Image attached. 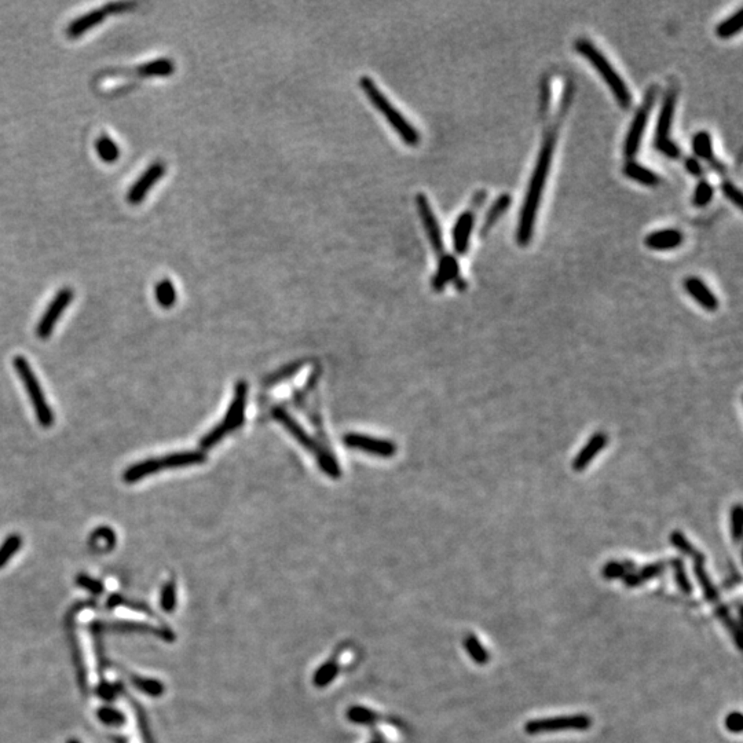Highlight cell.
Masks as SVG:
<instances>
[{
    "label": "cell",
    "mask_w": 743,
    "mask_h": 743,
    "mask_svg": "<svg viewBox=\"0 0 743 743\" xmlns=\"http://www.w3.org/2000/svg\"><path fill=\"white\" fill-rule=\"evenodd\" d=\"M136 72L143 78H164L175 72V64L170 58H159L139 65Z\"/></svg>",
    "instance_id": "27"
},
{
    "label": "cell",
    "mask_w": 743,
    "mask_h": 743,
    "mask_svg": "<svg viewBox=\"0 0 743 743\" xmlns=\"http://www.w3.org/2000/svg\"><path fill=\"white\" fill-rule=\"evenodd\" d=\"M66 743H82V742H80V741H78V740H75V738H71V740H69V741H68V742H66Z\"/></svg>",
    "instance_id": "54"
},
{
    "label": "cell",
    "mask_w": 743,
    "mask_h": 743,
    "mask_svg": "<svg viewBox=\"0 0 743 743\" xmlns=\"http://www.w3.org/2000/svg\"><path fill=\"white\" fill-rule=\"evenodd\" d=\"M76 585L79 588L90 592L94 596H101L105 592V587L100 580H97V578H94V577H91L89 574H84V573H80L76 577Z\"/></svg>",
    "instance_id": "44"
},
{
    "label": "cell",
    "mask_w": 743,
    "mask_h": 743,
    "mask_svg": "<svg viewBox=\"0 0 743 743\" xmlns=\"http://www.w3.org/2000/svg\"><path fill=\"white\" fill-rule=\"evenodd\" d=\"M178 596H177V584L175 581H167L160 592V607L164 613H174L177 609Z\"/></svg>",
    "instance_id": "36"
},
{
    "label": "cell",
    "mask_w": 743,
    "mask_h": 743,
    "mask_svg": "<svg viewBox=\"0 0 743 743\" xmlns=\"http://www.w3.org/2000/svg\"><path fill=\"white\" fill-rule=\"evenodd\" d=\"M609 442V436L606 432L603 431H599L596 433H593L589 440L587 442V445L580 450V453L574 457L573 460V469L575 472H581L584 471L592 461L593 458L606 447Z\"/></svg>",
    "instance_id": "18"
},
{
    "label": "cell",
    "mask_w": 743,
    "mask_h": 743,
    "mask_svg": "<svg viewBox=\"0 0 743 743\" xmlns=\"http://www.w3.org/2000/svg\"><path fill=\"white\" fill-rule=\"evenodd\" d=\"M574 48L602 76L603 82L609 86L610 91L616 97L618 105L624 107V109L631 107L632 94H631L627 83L620 76V73L614 69V66L610 64V61L606 58V55L593 44V42H591L589 39H585V37L577 39L575 43H574Z\"/></svg>",
    "instance_id": "2"
},
{
    "label": "cell",
    "mask_w": 743,
    "mask_h": 743,
    "mask_svg": "<svg viewBox=\"0 0 743 743\" xmlns=\"http://www.w3.org/2000/svg\"><path fill=\"white\" fill-rule=\"evenodd\" d=\"M154 295H156L157 303L164 309L172 307L175 305V302H177L175 287H174L172 281L168 280V278H164V280H161V281H159L156 284Z\"/></svg>",
    "instance_id": "31"
},
{
    "label": "cell",
    "mask_w": 743,
    "mask_h": 743,
    "mask_svg": "<svg viewBox=\"0 0 743 743\" xmlns=\"http://www.w3.org/2000/svg\"><path fill=\"white\" fill-rule=\"evenodd\" d=\"M743 508L741 504H737L731 508L730 512V530L734 542H740L742 538Z\"/></svg>",
    "instance_id": "46"
},
{
    "label": "cell",
    "mask_w": 743,
    "mask_h": 743,
    "mask_svg": "<svg viewBox=\"0 0 743 743\" xmlns=\"http://www.w3.org/2000/svg\"><path fill=\"white\" fill-rule=\"evenodd\" d=\"M107 11L102 8H96V10H91L89 11L87 14L84 15H80L79 18L73 19L68 28H66V36L69 39H78L80 36H83L84 33H87L90 29L98 26L105 18H107Z\"/></svg>",
    "instance_id": "22"
},
{
    "label": "cell",
    "mask_w": 743,
    "mask_h": 743,
    "mask_svg": "<svg viewBox=\"0 0 743 743\" xmlns=\"http://www.w3.org/2000/svg\"><path fill=\"white\" fill-rule=\"evenodd\" d=\"M592 726V719L587 715H573L552 719L530 720L525 726V731L529 735H538L546 733L560 731H587Z\"/></svg>",
    "instance_id": "10"
},
{
    "label": "cell",
    "mask_w": 743,
    "mask_h": 743,
    "mask_svg": "<svg viewBox=\"0 0 743 743\" xmlns=\"http://www.w3.org/2000/svg\"><path fill=\"white\" fill-rule=\"evenodd\" d=\"M347 719L354 724H373L379 716L364 706H352L347 712Z\"/></svg>",
    "instance_id": "43"
},
{
    "label": "cell",
    "mask_w": 743,
    "mask_h": 743,
    "mask_svg": "<svg viewBox=\"0 0 743 743\" xmlns=\"http://www.w3.org/2000/svg\"><path fill=\"white\" fill-rule=\"evenodd\" d=\"M129 680H131V684L138 691H141L145 695L152 697V698H160V697H163V694L165 691V686L160 680H156V679H152V677H145V676H139V674H131Z\"/></svg>",
    "instance_id": "29"
},
{
    "label": "cell",
    "mask_w": 743,
    "mask_h": 743,
    "mask_svg": "<svg viewBox=\"0 0 743 743\" xmlns=\"http://www.w3.org/2000/svg\"><path fill=\"white\" fill-rule=\"evenodd\" d=\"M666 563L663 560L661 562H655V563H650L647 566H644L643 569H640L638 571H632L629 573L628 575L624 577V582L628 588H637L640 585H643L644 582L650 581V580H654L656 577H659L665 569H666Z\"/></svg>",
    "instance_id": "24"
},
{
    "label": "cell",
    "mask_w": 743,
    "mask_h": 743,
    "mask_svg": "<svg viewBox=\"0 0 743 743\" xmlns=\"http://www.w3.org/2000/svg\"><path fill=\"white\" fill-rule=\"evenodd\" d=\"M677 96H679L677 84L672 83L668 87L662 100V105H661L659 116H658L656 131H655V139H654L655 149L672 160H677L681 156V149L679 147V145H676L670 139V128H672V123L674 117Z\"/></svg>",
    "instance_id": "7"
},
{
    "label": "cell",
    "mask_w": 743,
    "mask_h": 743,
    "mask_svg": "<svg viewBox=\"0 0 743 743\" xmlns=\"http://www.w3.org/2000/svg\"><path fill=\"white\" fill-rule=\"evenodd\" d=\"M370 743H384V742H383V741H382V740H379V738H377V740H375V741H372V742H370Z\"/></svg>",
    "instance_id": "55"
},
{
    "label": "cell",
    "mask_w": 743,
    "mask_h": 743,
    "mask_svg": "<svg viewBox=\"0 0 743 743\" xmlns=\"http://www.w3.org/2000/svg\"><path fill=\"white\" fill-rule=\"evenodd\" d=\"M454 285H456V289H458V291H464V289L467 288V283H465L461 277H458V278L454 281Z\"/></svg>",
    "instance_id": "53"
},
{
    "label": "cell",
    "mask_w": 743,
    "mask_h": 743,
    "mask_svg": "<svg viewBox=\"0 0 743 743\" xmlns=\"http://www.w3.org/2000/svg\"><path fill=\"white\" fill-rule=\"evenodd\" d=\"M458 277H460L458 260L453 255L443 253L439 258L438 269L432 278L431 287L435 292H442L449 283H454Z\"/></svg>",
    "instance_id": "19"
},
{
    "label": "cell",
    "mask_w": 743,
    "mask_h": 743,
    "mask_svg": "<svg viewBox=\"0 0 743 743\" xmlns=\"http://www.w3.org/2000/svg\"><path fill=\"white\" fill-rule=\"evenodd\" d=\"M684 165H686L687 172L691 174V175L695 177V178H701V177H704V174H705L704 165L699 163V160H697V159H694V157H688V159L686 160Z\"/></svg>",
    "instance_id": "51"
},
{
    "label": "cell",
    "mask_w": 743,
    "mask_h": 743,
    "mask_svg": "<svg viewBox=\"0 0 743 743\" xmlns=\"http://www.w3.org/2000/svg\"><path fill=\"white\" fill-rule=\"evenodd\" d=\"M720 188H722L723 195H724V196H726L734 206H737V207L741 210L743 207V197L741 190H740L733 182H730V181H724V182L722 183Z\"/></svg>",
    "instance_id": "47"
},
{
    "label": "cell",
    "mask_w": 743,
    "mask_h": 743,
    "mask_svg": "<svg viewBox=\"0 0 743 743\" xmlns=\"http://www.w3.org/2000/svg\"><path fill=\"white\" fill-rule=\"evenodd\" d=\"M669 539H670V542H672V545H673L674 548H677L681 553H684V555H687V556H690V557H692V559L698 557V556L702 553L701 550H698V549H697V548L687 539V537H686L681 531H673V532L670 534V538H669Z\"/></svg>",
    "instance_id": "41"
},
{
    "label": "cell",
    "mask_w": 743,
    "mask_h": 743,
    "mask_svg": "<svg viewBox=\"0 0 743 743\" xmlns=\"http://www.w3.org/2000/svg\"><path fill=\"white\" fill-rule=\"evenodd\" d=\"M464 648L465 651L469 654V656L472 658V661L478 665H486L489 662V652L486 651V648L482 645V643L476 638V636L474 635H469V636L464 638Z\"/></svg>",
    "instance_id": "34"
},
{
    "label": "cell",
    "mask_w": 743,
    "mask_h": 743,
    "mask_svg": "<svg viewBox=\"0 0 743 743\" xmlns=\"http://www.w3.org/2000/svg\"><path fill=\"white\" fill-rule=\"evenodd\" d=\"M692 152L698 159L709 163V165L715 171H717L719 174H726L727 172V167L722 161L716 160V157H715L713 145H712V136H710V134L708 131H699V132H697L694 135V138H692Z\"/></svg>",
    "instance_id": "20"
},
{
    "label": "cell",
    "mask_w": 743,
    "mask_h": 743,
    "mask_svg": "<svg viewBox=\"0 0 743 743\" xmlns=\"http://www.w3.org/2000/svg\"><path fill=\"white\" fill-rule=\"evenodd\" d=\"M96 149L100 156V159L105 163H114L120 157V147L118 145L107 135H101L96 142Z\"/></svg>",
    "instance_id": "33"
},
{
    "label": "cell",
    "mask_w": 743,
    "mask_h": 743,
    "mask_svg": "<svg viewBox=\"0 0 743 743\" xmlns=\"http://www.w3.org/2000/svg\"><path fill=\"white\" fill-rule=\"evenodd\" d=\"M715 607H716V614H717V617L720 618L722 623H724V625L728 628V631L734 635V640H735V643H737V647L740 648V647H741V645H740V637H741L740 628H738V625L735 624V621L733 620V617H731V614H730V610H728L723 603H719V605H716Z\"/></svg>",
    "instance_id": "45"
},
{
    "label": "cell",
    "mask_w": 743,
    "mask_h": 743,
    "mask_svg": "<svg viewBox=\"0 0 743 743\" xmlns=\"http://www.w3.org/2000/svg\"><path fill=\"white\" fill-rule=\"evenodd\" d=\"M97 717L100 722L109 727H121L125 724V716L118 709L113 706H102L97 712Z\"/></svg>",
    "instance_id": "39"
},
{
    "label": "cell",
    "mask_w": 743,
    "mask_h": 743,
    "mask_svg": "<svg viewBox=\"0 0 743 743\" xmlns=\"http://www.w3.org/2000/svg\"><path fill=\"white\" fill-rule=\"evenodd\" d=\"M132 7H135L134 3H128V1H116V3H107V6H104V10L107 11V14L109 15V14H123V12H127V11H129Z\"/></svg>",
    "instance_id": "50"
},
{
    "label": "cell",
    "mask_w": 743,
    "mask_h": 743,
    "mask_svg": "<svg viewBox=\"0 0 743 743\" xmlns=\"http://www.w3.org/2000/svg\"><path fill=\"white\" fill-rule=\"evenodd\" d=\"M73 296H75V292L71 288H62L61 291L57 292V295L54 296L51 303L47 306L44 314L42 316V319L36 326V334L40 339H47L51 336L58 319L64 314L66 307L71 305V302L73 301Z\"/></svg>",
    "instance_id": "11"
},
{
    "label": "cell",
    "mask_w": 743,
    "mask_h": 743,
    "mask_svg": "<svg viewBox=\"0 0 743 743\" xmlns=\"http://www.w3.org/2000/svg\"><path fill=\"white\" fill-rule=\"evenodd\" d=\"M713 195H715V190H713L712 183H709L708 181H701L694 190L692 203L698 208H705L712 203Z\"/></svg>",
    "instance_id": "40"
},
{
    "label": "cell",
    "mask_w": 743,
    "mask_h": 743,
    "mask_svg": "<svg viewBox=\"0 0 743 743\" xmlns=\"http://www.w3.org/2000/svg\"><path fill=\"white\" fill-rule=\"evenodd\" d=\"M97 694L101 699L111 702L116 699V697L120 694V686L118 684H110L107 681H102L97 687Z\"/></svg>",
    "instance_id": "48"
},
{
    "label": "cell",
    "mask_w": 743,
    "mask_h": 743,
    "mask_svg": "<svg viewBox=\"0 0 743 743\" xmlns=\"http://www.w3.org/2000/svg\"><path fill=\"white\" fill-rule=\"evenodd\" d=\"M624 174L627 175V178L635 181L637 183L643 185V186H648V188H654V186H658L661 183V178L658 174H655L654 171H651L650 168L638 164L636 161H628L624 167Z\"/></svg>",
    "instance_id": "25"
},
{
    "label": "cell",
    "mask_w": 743,
    "mask_h": 743,
    "mask_svg": "<svg viewBox=\"0 0 743 743\" xmlns=\"http://www.w3.org/2000/svg\"><path fill=\"white\" fill-rule=\"evenodd\" d=\"M337 673H339V666H337V663L334 661H329V662L323 663L317 670V673L314 674V677H313L314 686L319 687V688L329 686L334 680Z\"/></svg>",
    "instance_id": "38"
},
{
    "label": "cell",
    "mask_w": 743,
    "mask_h": 743,
    "mask_svg": "<svg viewBox=\"0 0 743 743\" xmlns=\"http://www.w3.org/2000/svg\"><path fill=\"white\" fill-rule=\"evenodd\" d=\"M271 416L274 420L284 425L289 433L302 445L305 446L319 461V468L332 478L340 476V467L337 464V460L332 456L330 449L323 446L316 438H313L302 425L299 424L287 409L281 406H274L271 409Z\"/></svg>",
    "instance_id": "4"
},
{
    "label": "cell",
    "mask_w": 743,
    "mask_h": 743,
    "mask_svg": "<svg viewBox=\"0 0 743 743\" xmlns=\"http://www.w3.org/2000/svg\"><path fill=\"white\" fill-rule=\"evenodd\" d=\"M511 196L510 195H501L497 197V200L493 203V206L490 207V210L486 213L485 216V222H483V226L481 229V234L482 235H486L492 227L499 222V219L501 216H504L505 213L508 211L510 206H511Z\"/></svg>",
    "instance_id": "28"
},
{
    "label": "cell",
    "mask_w": 743,
    "mask_h": 743,
    "mask_svg": "<svg viewBox=\"0 0 743 743\" xmlns=\"http://www.w3.org/2000/svg\"><path fill=\"white\" fill-rule=\"evenodd\" d=\"M346 446L365 453H370L379 457H393L397 453V445L386 439H377L361 433H347L343 438Z\"/></svg>",
    "instance_id": "13"
},
{
    "label": "cell",
    "mask_w": 743,
    "mask_h": 743,
    "mask_svg": "<svg viewBox=\"0 0 743 743\" xmlns=\"http://www.w3.org/2000/svg\"><path fill=\"white\" fill-rule=\"evenodd\" d=\"M658 93H659V87L656 84L650 86L647 89L645 94H644L641 105L638 107L635 116H634V120L631 123V127L628 129V134H627L625 142H624V154L629 161H632L635 159V156H636L637 152L640 149V145H641V141H643V135H644V131H645L651 110H652V107L656 102V98H658Z\"/></svg>",
    "instance_id": "9"
},
{
    "label": "cell",
    "mask_w": 743,
    "mask_h": 743,
    "mask_svg": "<svg viewBox=\"0 0 743 743\" xmlns=\"http://www.w3.org/2000/svg\"><path fill=\"white\" fill-rule=\"evenodd\" d=\"M359 87L362 89L368 100L372 102V105L384 116L388 124L397 131V134L401 136V139L406 145L418 146L420 143L419 131L408 121V118L402 113H400L397 107L388 101V98L380 91V89L369 76L361 78Z\"/></svg>",
    "instance_id": "3"
},
{
    "label": "cell",
    "mask_w": 743,
    "mask_h": 743,
    "mask_svg": "<svg viewBox=\"0 0 743 743\" xmlns=\"http://www.w3.org/2000/svg\"><path fill=\"white\" fill-rule=\"evenodd\" d=\"M248 384L245 382H240L235 386L234 390V398L229 406V411L223 420L213 428L206 436L200 440L202 451L211 449L215 445H217L224 436L240 428L245 420V406H247V398H248Z\"/></svg>",
    "instance_id": "6"
},
{
    "label": "cell",
    "mask_w": 743,
    "mask_h": 743,
    "mask_svg": "<svg viewBox=\"0 0 743 743\" xmlns=\"http://www.w3.org/2000/svg\"><path fill=\"white\" fill-rule=\"evenodd\" d=\"M684 241V235L677 229H663L650 233L644 238L647 248L652 251H670L679 248Z\"/></svg>",
    "instance_id": "21"
},
{
    "label": "cell",
    "mask_w": 743,
    "mask_h": 743,
    "mask_svg": "<svg viewBox=\"0 0 743 743\" xmlns=\"http://www.w3.org/2000/svg\"><path fill=\"white\" fill-rule=\"evenodd\" d=\"M206 460H207V456L202 450H197V451L188 450V451H179V453L167 454V456H163V457L147 458V460L139 461V463L128 467L123 474V479L127 483H135V482H138V481H141V479H143V478H146L149 475H153V474L159 472V471L168 469V468H181V467L199 465V464L206 463Z\"/></svg>",
    "instance_id": "5"
},
{
    "label": "cell",
    "mask_w": 743,
    "mask_h": 743,
    "mask_svg": "<svg viewBox=\"0 0 743 743\" xmlns=\"http://www.w3.org/2000/svg\"><path fill=\"white\" fill-rule=\"evenodd\" d=\"M541 89H542V90H541V91H542V96H541V113L544 114V113L548 110L549 102H550V101H549V100H550V86H549V80H548V79L544 80V84H542Z\"/></svg>",
    "instance_id": "52"
},
{
    "label": "cell",
    "mask_w": 743,
    "mask_h": 743,
    "mask_svg": "<svg viewBox=\"0 0 743 743\" xmlns=\"http://www.w3.org/2000/svg\"><path fill=\"white\" fill-rule=\"evenodd\" d=\"M635 569H636V564L632 560H624V562L611 560V562L606 563L605 567L602 569V575L606 580L624 578L629 573L635 571Z\"/></svg>",
    "instance_id": "32"
},
{
    "label": "cell",
    "mask_w": 743,
    "mask_h": 743,
    "mask_svg": "<svg viewBox=\"0 0 743 743\" xmlns=\"http://www.w3.org/2000/svg\"><path fill=\"white\" fill-rule=\"evenodd\" d=\"M686 292L706 312H716L719 309V301L709 287L698 277H688L683 284Z\"/></svg>",
    "instance_id": "17"
},
{
    "label": "cell",
    "mask_w": 743,
    "mask_h": 743,
    "mask_svg": "<svg viewBox=\"0 0 743 743\" xmlns=\"http://www.w3.org/2000/svg\"><path fill=\"white\" fill-rule=\"evenodd\" d=\"M98 627H101L102 631L107 632H117V634H150L156 636L161 637L167 641H174L175 635L172 631L165 628H157L145 623H134V621H110V623H96Z\"/></svg>",
    "instance_id": "15"
},
{
    "label": "cell",
    "mask_w": 743,
    "mask_h": 743,
    "mask_svg": "<svg viewBox=\"0 0 743 743\" xmlns=\"http://www.w3.org/2000/svg\"><path fill=\"white\" fill-rule=\"evenodd\" d=\"M673 569V577H674V581H676V585L679 587V589L686 593V595H690L692 592V585L690 582V578H688V574L686 573V566H684V562L681 557H674L670 560L669 563Z\"/></svg>",
    "instance_id": "35"
},
{
    "label": "cell",
    "mask_w": 743,
    "mask_h": 743,
    "mask_svg": "<svg viewBox=\"0 0 743 743\" xmlns=\"http://www.w3.org/2000/svg\"><path fill=\"white\" fill-rule=\"evenodd\" d=\"M743 28V7L735 11L733 15L726 18L716 26V35L720 39H730L738 35Z\"/></svg>",
    "instance_id": "30"
},
{
    "label": "cell",
    "mask_w": 743,
    "mask_h": 743,
    "mask_svg": "<svg viewBox=\"0 0 743 743\" xmlns=\"http://www.w3.org/2000/svg\"><path fill=\"white\" fill-rule=\"evenodd\" d=\"M416 204H418L419 215L422 217V222H423V226H424L425 231H427L429 244H431L433 252L436 253V256L440 258L445 252H443L442 230H440V226L438 223V219H436L435 213L432 211L431 204H429V202H428L425 195H423V193L418 195Z\"/></svg>",
    "instance_id": "14"
},
{
    "label": "cell",
    "mask_w": 743,
    "mask_h": 743,
    "mask_svg": "<svg viewBox=\"0 0 743 743\" xmlns=\"http://www.w3.org/2000/svg\"><path fill=\"white\" fill-rule=\"evenodd\" d=\"M557 139V129L550 128L544 135V141L538 153V159L531 175L530 183L525 196V203L522 206L521 215H519V223H518V231H517V240L521 247L529 245L535 227V219L538 208L541 204L544 188L549 175L553 152L556 146Z\"/></svg>",
    "instance_id": "1"
},
{
    "label": "cell",
    "mask_w": 743,
    "mask_h": 743,
    "mask_svg": "<svg viewBox=\"0 0 743 743\" xmlns=\"http://www.w3.org/2000/svg\"><path fill=\"white\" fill-rule=\"evenodd\" d=\"M22 537L19 534H10L0 545V569L4 567L10 559L21 549Z\"/></svg>",
    "instance_id": "37"
},
{
    "label": "cell",
    "mask_w": 743,
    "mask_h": 743,
    "mask_svg": "<svg viewBox=\"0 0 743 743\" xmlns=\"http://www.w3.org/2000/svg\"><path fill=\"white\" fill-rule=\"evenodd\" d=\"M117 544V535L107 526H100L90 534L89 546L93 552L107 553L110 552Z\"/></svg>",
    "instance_id": "26"
},
{
    "label": "cell",
    "mask_w": 743,
    "mask_h": 743,
    "mask_svg": "<svg viewBox=\"0 0 743 743\" xmlns=\"http://www.w3.org/2000/svg\"><path fill=\"white\" fill-rule=\"evenodd\" d=\"M301 368H302V362H295V364L287 365V366H284L283 369L277 370L276 373L270 375V376L265 380V386H266V387H274V386H277L278 383H283V382L291 379L292 376H295V375L299 372Z\"/></svg>",
    "instance_id": "42"
},
{
    "label": "cell",
    "mask_w": 743,
    "mask_h": 743,
    "mask_svg": "<svg viewBox=\"0 0 743 743\" xmlns=\"http://www.w3.org/2000/svg\"><path fill=\"white\" fill-rule=\"evenodd\" d=\"M474 223H475V213L471 210L464 211L457 217L453 226V231H451L453 248L456 253L464 255L468 251L471 234L474 230Z\"/></svg>",
    "instance_id": "16"
},
{
    "label": "cell",
    "mask_w": 743,
    "mask_h": 743,
    "mask_svg": "<svg viewBox=\"0 0 743 743\" xmlns=\"http://www.w3.org/2000/svg\"><path fill=\"white\" fill-rule=\"evenodd\" d=\"M694 560V573H695V577L704 591V595L706 598V600L709 603H713V605H719L720 603V596H719V592H717V588L715 587L710 575L708 574L706 569H705V555L701 553L698 557L692 559Z\"/></svg>",
    "instance_id": "23"
},
{
    "label": "cell",
    "mask_w": 743,
    "mask_h": 743,
    "mask_svg": "<svg viewBox=\"0 0 743 743\" xmlns=\"http://www.w3.org/2000/svg\"><path fill=\"white\" fill-rule=\"evenodd\" d=\"M165 171H167V165L164 161L159 160V161L152 163L129 188L127 193L128 203L132 206L141 204L145 200L146 195L152 190V188L164 177Z\"/></svg>",
    "instance_id": "12"
},
{
    "label": "cell",
    "mask_w": 743,
    "mask_h": 743,
    "mask_svg": "<svg viewBox=\"0 0 743 743\" xmlns=\"http://www.w3.org/2000/svg\"><path fill=\"white\" fill-rule=\"evenodd\" d=\"M726 727L730 733L740 734L742 731V715L740 712H733L726 719Z\"/></svg>",
    "instance_id": "49"
},
{
    "label": "cell",
    "mask_w": 743,
    "mask_h": 743,
    "mask_svg": "<svg viewBox=\"0 0 743 743\" xmlns=\"http://www.w3.org/2000/svg\"><path fill=\"white\" fill-rule=\"evenodd\" d=\"M12 365H14V369L17 372V375L19 376L28 395H29V400L32 402V406L35 409V413H36V418H37V422L43 427L48 428L51 425L54 424V413L50 408V405L47 404L46 398H44V393L40 387V383L35 375V372L32 370L29 362L18 355L12 359Z\"/></svg>",
    "instance_id": "8"
}]
</instances>
